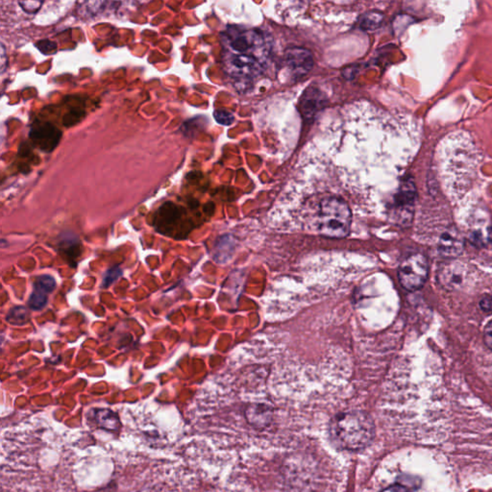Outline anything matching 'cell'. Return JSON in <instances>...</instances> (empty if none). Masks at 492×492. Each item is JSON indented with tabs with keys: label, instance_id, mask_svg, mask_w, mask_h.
I'll use <instances>...</instances> for the list:
<instances>
[{
	"label": "cell",
	"instance_id": "1",
	"mask_svg": "<svg viewBox=\"0 0 492 492\" xmlns=\"http://www.w3.org/2000/svg\"><path fill=\"white\" fill-rule=\"evenodd\" d=\"M226 63L234 78H256L264 70L268 56L267 43L256 30H228L225 33Z\"/></svg>",
	"mask_w": 492,
	"mask_h": 492
},
{
	"label": "cell",
	"instance_id": "2",
	"mask_svg": "<svg viewBox=\"0 0 492 492\" xmlns=\"http://www.w3.org/2000/svg\"><path fill=\"white\" fill-rule=\"evenodd\" d=\"M330 435L337 446L358 451L371 444L375 436L374 423L364 411H347L332 420Z\"/></svg>",
	"mask_w": 492,
	"mask_h": 492
},
{
	"label": "cell",
	"instance_id": "3",
	"mask_svg": "<svg viewBox=\"0 0 492 492\" xmlns=\"http://www.w3.org/2000/svg\"><path fill=\"white\" fill-rule=\"evenodd\" d=\"M352 222V212L347 201L334 193L323 195L317 209V223L319 233L331 239L348 236Z\"/></svg>",
	"mask_w": 492,
	"mask_h": 492
},
{
	"label": "cell",
	"instance_id": "4",
	"mask_svg": "<svg viewBox=\"0 0 492 492\" xmlns=\"http://www.w3.org/2000/svg\"><path fill=\"white\" fill-rule=\"evenodd\" d=\"M429 275V265L426 257L421 253H413L406 257L398 268V278L401 286L409 292H416L426 283Z\"/></svg>",
	"mask_w": 492,
	"mask_h": 492
},
{
	"label": "cell",
	"instance_id": "5",
	"mask_svg": "<svg viewBox=\"0 0 492 492\" xmlns=\"http://www.w3.org/2000/svg\"><path fill=\"white\" fill-rule=\"evenodd\" d=\"M416 199V188L413 178L404 179L399 189L395 193L392 203V217L399 225H408L414 215V207Z\"/></svg>",
	"mask_w": 492,
	"mask_h": 492
},
{
	"label": "cell",
	"instance_id": "6",
	"mask_svg": "<svg viewBox=\"0 0 492 492\" xmlns=\"http://www.w3.org/2000/svg\"><path fill=\"white\" fill-rule=\"evenodd\" d=\"M29 137L37 148L49 153L59 145L62 132L53 123L39 121L33 123Z\"/></svg>",
	"mask_w": 492,
	"mask_h": 492
},
{
	"label": "cell",
	"instance_id": "7",
	"mask_svg": "<svg viewBox=\"0 0 492 492\" xmlns=\"http://www.w3.org/2000/svg\"><path fill=\"white\" fill-rule=\"evenodd\" d=\"M466 265L457 259L444 262L438 272L439 284L447 289H461L466 282Z\"/></svg>",
	"mask_w": 492,
	"mask_h": 492
},
{
	"label": "cell",
	"instance_id": "8",
	"mask_svg": "<svg viewBox=\"0 0 492 492\" xmlns=\"http://www.w3.org/2000/svg\"><path fill=\"white\" fill-rule=\"evenodd\" d=\"M464 243L463 235L457 228L447 229L439 239V252L445 259H458L463 252Z\"/></svg>",
	"mask_w": 492,
	"mask_h": 492
},
{
	"label": "cell",
	"instance_id": "9",
	"mask_svg": "<svg viewBox=\"0 0 492 492\" xmlns=\"http://www.w3.org/2000/svg\"><path fill=\"white\" fill-rule=\"evenodd\" d=\"M285 61L294 76L299 77L309 73L314 66L311 52L305 48H292L285 54Z\"/></svg>",
	"mask_w": 492,
	"mask_h": 492
},
{
	"label": "cell",
	"instance_id": "10",
	"mask_svg": "<svg viewBox=\"0 0 492 492\" xmlns=\"http://www.w3.org/2000/svg\"><path fill=\"white\" fill-rule=\"evenodd\" d=\"M56 287V281L51 275H41L36 279L34 289L30 295L29 304L34 311H40L48 304V295Z\"/></svg>",
	"mask_w": 492,
	"mask_h": 492
},
{
	"label": "cell",
	"instance_id": "11",
	"mask_svg": "<svg viewBox=\"0 0 492 492\" xmlns=\"http://www.w3.org/2000/svg\"><path fill=\"white\" fill-rule=\"evenodd\" d=\"M245 416L250 424L257 429H265L272 424L273 413L267 406L254 405L246 410Z\"/></svg>",
	"mask_w": 492,
	"mask_h": 492
},
{
	"label": "cell",
	"instance_id": "12",
	"mask_svg": "<svg viewBox=\"0 0 492 492\" xmlns=\"http://www.w3.org/2000/svg\"><path fill=\"white\" fill-rule=\"evenodd\" d=\"M93 419L101 429L118 432L121 428L120 417L110 409H93Z\"/></svg>",
	"mask_w": 492,
	"mask_h": 492
},
{
	"label": "cell",
	"instance_id": "13",
	"mask_svg": "<svg viewBox=\"0 0 492 492\" xmlns=\"http://www.w3.org/2000/svg\"><path fill=\"white\" fill-rule=\"evenodd\" d=\"M421 478L408 477L405 482L394 483L381 492H417L421 488Z\"/></svg>",
	"mask_w": 492,
	"mask_h": 492
},
{
	"label": "cell",
	"instance_id": "14",
	"mask_svg": "<svg viewBox=\"0 0 492 492\" xmlns=\"http://www.w3.org/2000/svg\"><path fill=\"white\" fill-rule=\"evenodd\" d=\"M29 312L22 306H16L9 312L7 322L13 325H24L29 322Z\"/></svg>",
	"mask_w": 492,
	"mask_h": 492
},
{
	"label": "cell",
	"instance_id": "15",
	"mask_svg": "<svg viewBox=\"0 0 492 492\" xmlns=\"http://www.w3.org/2000/svg\"><path fill=\"white\" fill-rule=\"evenodd\" d=\"M384 16L378 12H369L362 16L360 19L361 29L364 30H375L382 24Z\"/></svg>",
	"mask_w": 492,
	"mask_h": 492
},
{
	"label": "cell",
	"instance_id": "16",
	"mask_svg": "<svg viewBox=\"0 0 492 492\" xmlns=\"http://www.w3.org/2000/svg\"><path fill=\"white\" fill-rule=\"evenodd\" d=\"M469 240L475 246H483L492 240V231L489 229H479L472 231Z\"/></svg>",
	"mask_w": 492,
	"mask_h": 492
},
{
	"label": "cell",
	"instance_id": "17",
	"mask_svg": "<svg viewBox=\"0 0 492 492\" xmlns=\"http://www.w3.org/2000/svg\"><path fill=\"white\" fill-rule=\"evenodd\" d=\"M121 275H123V270H121L120 267H114L110 268V270H108L106 273H105L103 282H102V287L106 289V287L112 286Z\"/></svg>",
	"mask_w": 492,
	"mask_h": 492
},
{
	"label": "cell",
	"instance_id": "18",
	"mask_svg": "<svg viewBox=\"0 0 492 492\" xmlns=\"http://www.w3.org/2000/svg\"><path fill=\"white\" fill-rule=\"evenodd\" d=\"M215 120L222 125H230L234 123L235 117L233 114L226 110H217L214 113Z\"/></svg>",
	"mask_w": 492,
	"mask_h": 492
},
{
	"label": "cell",
	"instance_id": "19",
	"mask_svg": "<svg viewBox=\"0 0 492 492\" xmlns=\"http://www.w3.org/2000/svg\"><path fill=\"white\" fill-rule=\"evenodd\" d=\"M37 48L39 51L41 52V53L51 55L54 53V52H56L57 44L56 43H54V41L44 40L39 41L37 43Z\"/></svg>",
	"mask_w": 492,
	"mask_h": 492
},
{
	"label": "cell",
	"instance_id": "20",
	"mask_svg": "<svg viewBox=\"0 0 492 492\" xmlns=\"http://www.w3.org/2000/svg\"><path fill=\"white\" fill-rule=\"evenodd\" d=\"M483 342L486 347L492 351V320L486 325L483 330Z\"/></svg>",
	"mask_w": 492,
	"mask_h": 492
},
{
	"label": "cell",
	"instance_id": "21",
	"mask_svg": "<svg viewBox=\"0 0 492 492\" xmlns=\"http://www.w3.org/2000/svg\"><path fill=\"white\" fill-rule=\"evenodd\" d=\"M479 307L483 312H492V294L483 297L480 300Z\"/></svg>",
	"mask_w": 492,
	"mask_h": 492
},
{
	"label": "cell",
	"instance_id": "22",
	"mask_svg": "<svg viewBox=\"0 0 492 492\" xmlns=\"http://www.w3.org/2000/svg\"><path fill=\"white\" fill-rule=\"evenodd\" d=\"M138 492H161V491H157L156 488H145L140 489V491H139Z\"/></svg>",
	"mask_w": 492,
	"mask_h": 492
}]
</instances>
